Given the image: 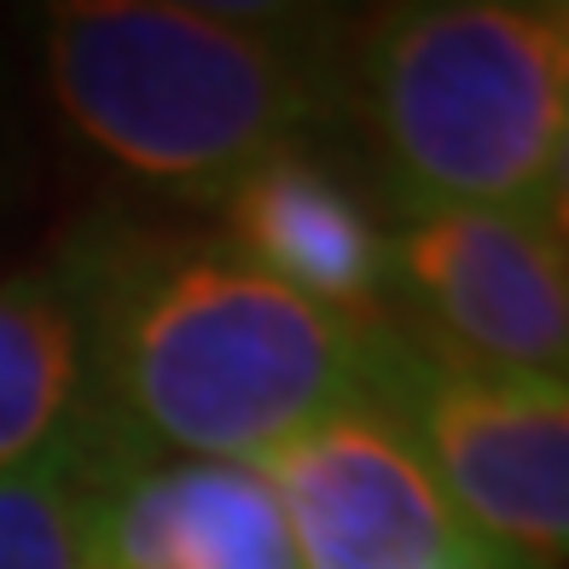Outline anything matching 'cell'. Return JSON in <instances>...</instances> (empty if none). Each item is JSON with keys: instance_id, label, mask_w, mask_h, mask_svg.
Listing matches in <instances>:
<instances>
[{"instance_id": "10", "label": "cell", "mask_w": 569, "mask_h": 569, "mask_svg": "<svg viewBox=\"0 0 569 569\" xmlns=\"http://www.w3.org/2000/svg\"><path fill=\"white\" fill-rule=\"evenodd\" d=\"M0 569H82V500L70 465L0 471Z\"/></svg>"}, {"instance_id": "4", "label": "cell", "mask_w": 569, "mask_h": 569, "mask_svg": "<svg viewBox=\"0 0 569 569\" xmlns=\"http://www.w3.org/2000/svg\"><path fill=\"white\" fill-rule=\"evenodd\" d=\"M360 401L383 412L482 547L517 569L569 552V390L563 378L477 367L401 326L360 338Z\"/></svg>"}, {"instance_id": "7", "label": "cell", "mask_w": 569, "mask_h": 569, "mask_svg": "<svg viewBox=\"0 0 569 569\" xmlns=\"http://www.w3.org/2000/svg\"><path fill=\"white\" fill-rule=\"evenodd\" d=\"M70 477L82 569H297L284 511L256 465L146 453L106 430Z\"/></svg>"}, {"instance_id": "9", "label": "cell", "mask_w": 569, "mask_h": 569, "mask_svg": "<svg viewBox=\"0 0 569 569\" xmlns=\"http://www.w3.org/2000/svg\"><path fill=\"white\" fill-rule=\"evenodd\" d=\"M99 425L88 302L64 262L0 279V471L76 465Z\"/></svg>"}, {"instance_id": "8", "label": "cell", "mask_w": 569, "mask_h": 569, "mask_svg": "<svg viewBox=\"0 0 569 569\" xmlns=\"http://www.w3.org/2000/svg\"><path fill=\"white\" fill-rule=\"evenodd\" d=\"M221 239L262 273L291 284L355 338L390 326V256L383 210L326 146H297L256 163L216 198Z\"/></svg>"}, {"instance_id": "3", "label": "cell", "mask_w": 569, "mask_h": 569, "mask_svg": "<svg viewBox=\"0 0 569 569\" xmlns=\"http://www.w3.org/2000/svg\"><path fill=\"white\" fill-rule=\"evenodd\" d=\"M355 122L390 203L563 221L569 12L558 0L390 7L355 36Z\"/></svg>"}, {"instance_id": "5", "label": "cell", "mask_w": 569, "mask_h": 569, "mask_svg": "<svg viewBox=\"0 0 569 569\" xmlns=\"http://www.w3.org/2000/svg\"><path fill=\"white\" fill-rule=\"evenodd\" d=\"M383 256H390V326L477 367L563 378V221L459 210V203H390Z\"/></svg>"}, {"instance_id": "6", "label": "cell", "mask_w": 569, "mask_h": 569, "mask_svg": "<svg viewBox=\"0 0 569 569\" xmlns=\"http://www.w3.org/2000/svg\"><path fill=\"white\" fill-rule=\"evenodd\" d=\"M256 471L284 511L297 569H517L459 523L367 401L338 407Z\"/></svg>"}, {"instance_id": "1", "label": "cell", "mask_w": 569, "mask_h": 569, "mask_svg": "<svg viewBox=\"0 0 569 569\" xmlns=\"http://www.w3.org/2000/svg\"><path fill=\"white\" fill-rule=\"evenodd\" d=\"M59 262L88 302L99 425L146 453L262 465L360 401V338L221 232L99 227Z\"/></svg>"}, {"instance_id": "2", "label": "cell", "mask_w": 569, "mask_h": 569, "mask_svg": "<svg viewBox=\"0 0 569 569\" xmlns=\"http://www.w3.org/2000/svg\"><path fill=\"white\" fill-rule=\"evenodd\" d=\"M47 88L93 151L216 203L256 163L355 117V36L291 7L70 0L41 12Z\"/></svg>"}]
</instances>
